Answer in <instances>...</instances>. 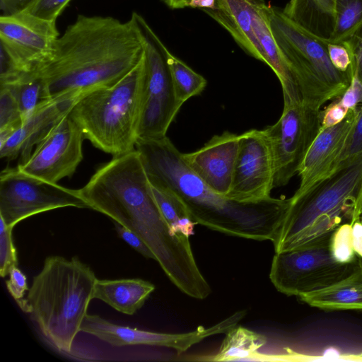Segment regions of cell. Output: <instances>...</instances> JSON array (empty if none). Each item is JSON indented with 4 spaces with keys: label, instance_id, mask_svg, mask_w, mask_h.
Segmentation results:
<instances>
[{
    "label": "cell",
    "instance_id": "6da1fadb",
    "mask_svg": "<svg viewBox=\"0 0 362 362\" xmlns=\"http://www.w3.org/2000/svg\"><path fill=\"white\" fill-rule=\"evenodd\" d=\"M83 198L90 209L139 235L182 293L199 300L209 296L211 287L198 268L189 238L171 233L139 158H120L102 167L88 184Z\"/></svg>",
    "mask_w": 362,
    "mask_h": 362
},
{
    "label": "cell",
    "instance_id": "7a4b0ae2",
    "mask_svg": "<svg viewBox=\"0 0 362 362\" xmlns=\"http://www.w3.org/2000/svg\"><path fill=\"white\" fill-rule=\"evenodd\" d=\"M135 148L150 182L175 194L197 224L232 236L274 240L289 199L245 203L218 194L192 170L167 136L138 139Z\"/></svg>",
    "mask_w": 362,
    "mask_h": 362
},
{
    "label": "cell",
    "instance_id": "3957f363",
    "mask_svg": "<svg viewBox=\"0 0 362 362\" xmlns=\"http://www.w3.org/2000/svg\"><path fill=\"white\" fill-rule=\"evenodd\" d=\"M132 17L78 15L57 39L49 59L37 71L48 98L71 90L110 86L130 72L144 55Z\"/></svg>",
    "mask_w": 362,
    "mask_h": 362
},
{
    "label": "cell",
    "instance_id": "277c9868",
    "mask_svg": "<svg viewBox=\"0 0 362 362\" xmlns=\"http://www.w3.org/2000/svg\"><path fill=\"white\" fill-rule=\"evenodd\" d=\"M97 278L78 257H47L35 275L27 300L30 316L43 339L57 351L68 355L81 332Z\"/></svg>",
    "mask_w": 362,
    "mask_h": 362
},
{
    "label": "cell",
    "instance_id": "5b68a950",
    "mask_svg": "<svg viewBox=\"0 0 362 362\" xmlns=\"http://www.w3.org/2000/svg\"><path fill=\"white\" fill-rule=\"evenodd\" d=\"M362 182V155L305 192L293 194L277 235L275 253L314 244L351 221Z\"/></svg>",
    "mask_w": 362,
    "mask_h": 362
},
{
    "label": "cell",
    "instance_id": "8992f818",
    "mask_svg": "<svg viewBox=\"0 0 362 362\" xmlns=\"http://www.w3.org/2000/svg\"><path fill=\"white\" fill-rule=\"evenodd\" d=\"M144 78V52L136 66L122 79L86 93L73 107L69 117L95 148L113 156L135 149Z\"/></svg>",
    "mask_w": 362,
    "mask_h": 362
},
{
    "label": "cell",
    "instance_id": "52a82bcc",
    "mask_svg": "<svg viewBox=\"0 0 362 362\" xmlns=\"http://www.w3.org/2000/svg\"><path fill=\"white\" fill-rule=\"evenodd\" d=\"M269 24L295 77L303 103L320 110L323 104L345 91L352 77L332 64L327 47L328 40L298 25L276 7L270 6Z\"/></svg>",
    "mask_w": 362,
    "mask_h": 362
},
{
    "label": "cell",
    "instance_id": "ba28073f",
    "mask_svg": "<svg viewBox=\"0 0 362 362\" xmlns=\"http://www.w3.org/2000/svg\"><path fill=\"white\" fill-rule=\"evenodd\" d=\"M331 238L314 244L275 253L269 279L276 289L296 296L327 287L362 267V259L337 260L331 249Z\"/></svg>",
    "mask_w": 362,
    "mask_h": 362
},
{
    "label": "cell",
    "instance_id": "9c48e42d",
    "mask_svg": "<svg viewBox=\"0 0 362 362\" xmlns=\"http://www.w3.org/2000/svg\"><path fill=\"white\" fill-rule=\"evenodd\" d=\"M131 17L141 37L145 59L139 139L163 138L180 109L168 64L169 50L141 15L133 12Z\"/></svg>",
    "mask_w": 362,
    "mask_h": 362
},
{
    "label": "cell",
    "instance_id": "30bf717a",
    "mask_svg": "<svg viewBox=\"0 0 362 362\" xmlns=\"http://www.w3.org/2000/svg\"><path fill=\"white\" fill-rule=\"evenodd\" d=\"M89 209L78 189L64 187L21 171L6 168L0 174V218L13 228L21 221L50 210Z\"/></svg>",
    "mask_w": 362,
    "mask_h": 362
},
{
    "label": "cell",
    "instance_id": "8fae6325",
    "mask_svg": "<svg viewBox=\"0 0 362 362\" xmlns=\"http://www.w3.org/2000/svg\"><path fill=\"white\" fill-rule=\"evenodd\" d=\"M321 129L320 110L303 102H284L278 121L263 129L272 153L274 188L286 185L298 174Z\"/></svg>",
    "mask_w": 362,
    "mask_h": 362
},
{
    "label": "cell",
    "instance_id": "7c38bea8",
    "mask_svg": "<svg viewBox=\"0 0 362 362\" xmlns=\"http://www.w3.org/2000/svg\"><path fill=\"white\" fill-rule=\"evenodd\" d=\"M59 37L56 21L25 11L0 16V47L22 71H37L49 59Z\"/></svg>",
    "mask_w": 362,
    "mask_h": 362
},
{
    "label": "cell",
    "instance_id": "4fadbf2b",
    "mask_svg": "<svg viewBox=\"0 0 362 362\" xmlns=\"http://www.w3.org/2000/svg\"><path fill=\"white\" fill-rule=\"evenodd\" d=\"M85 139L77 124L66 115L35 146L18 168L43 180L57 183L71 177L83 160Z\"/></svg>",
    "mask_w": 362,
    "mask_h": 362
},
{
    "label": "cell",
    "instance_id": "5bb4252c",
    "mask_svg": "<svg viewBox=\"0 0 362 362\" xmlns=\"http://www.w3.org/2000/svg\"><path fill=\"white\" fill-rule=\"evenodd\" d=\"M274 167L269 141L262 130L240 135L238 153L227 198L238 202H257L272 197Z\"/></svg>",
    "mask_w": 362,
    "mask_h": 362
},
{
    "label": "cell",
    "instance_id": "9a60e30c",
    "mask_svg": "<svg viewBox=\"0 0 362 362\" xmlns=\"http://www.w3.org/2000/svg\"><path fill=\"white\" fill-rule=\"evenodd\" d=\"M91 90H71L49 98L23 119L21 126L0 146V157L13 160L20 156L18 164L31 155L34 146L64 117L86 93Z\"/></svg>",
    "mask_w": 362,
    "mask_h": 362
},
{
    "label": "cell",
    "instance_id": "2e32d148",
    "mask_svg": "<svg viewBox=\"0 0 362 362\" xmlns=\"http://www.w3.org/2000/svg\"><path fill=\"white\" fill-rule=\"evenodd\" d=\"M81 332L93 335L113 347L147 345L171 348L182 353L205 338L216 334L214 326L182 334L151 332L115 324L98 315L87 314Z\"/></svg>",
    "mask_w": 362,
    "mask_h": 362
},
{
    "label": "cell",
    "instance_id": "e0dca14e",
    "mask_svg": "<svg viewBox=\"0 0 362 362\" xmlns=\"http://www.w3.org/2000/svg\"><path fill=\"white\" fill-rule=\"evenodd\" d=\"M240 135L224 132L183 158L192 170L218 194L229 192L238 153Z\"/></svg>",
    "mask_w": 362,
    "mask_h": 362
},
{
    "label": "cell",
    "instance_id": "ac0fdd59",
    "mask_svg": "<svg viewBox=\"0 0 362 362\" xmlns=\"http://www.w3.org/2000/svg\"><path fill=\"white\" fill-rule=\"evenodd\" d=\"M360 107L349 110L339 123L321 129L300 167L298 175L300 182L294 194L305 192L331 174L356 121Z\"/></svg>",
    "mask_w": 362,
    "mask_h": 362
},
{
    "label": "cell",
    "instance_id": "d6986e66",
    "mask_svg": "<svg viewBox=\"0 0 362 362\" xmlns=\"http://www.w3.org/2000/svg\"><path fill=\"white\" fill-rule=\"evenodd\" d=\"M259 0H216L214 9H202L233 37L247 53L262 62L260 45L254 31Z\"/></svg>",
    "mask_w": 362,
    "mask_h": 362
},
{
    "label": "cell",
    "instance_id": "ffe728a7",
    "mask_svg": "<svg viewBox=\"0 0 362 362\" xmlns=\"http://www.w3.org/2000/svg\"><path fill=\"white\" fill-rule=\"evenodd\" d=\"M270 6L259 0L255 16L254 31L258 40L262 62L274 72L281 85L284 102H302L295 77L281 52L269 24Z\"/></svg>",
    "mask_w": 362,
    "mask_h": 362
},
{
    "label": "cell",
    "instance_id": "44dd1931",
    "mask_svg": "<svg viewBox=\"0 0 362 362\" xmlns=\"http://www.w3.org/2000/svg\"><path fill=\"white\" fill-rule=\"evenodd\" d=\"M154 290L152 283L141 279H97L93 298L105 302L119 313L132 315Z\"/></svg>",
    "mask_w": 362,
    "mask_h": 362
},
{
    "label": "cell",
    "instance_id": "7402d4cb",
    "mask_svg": "<svg viewBox=\"0 0 362 362\" xmlns=\"http://www.w3.org/2000/svg\"><path fill=\"white\" fill-rule=\"evenodd\" d=\"M298 297L324 310H362V267L334 284Z\"/></svg>",
    "mask_w": 362,
    "mask_h": 362
},
{
    "label": "cell",
    "instance_id": "603a6c76",
    "mask_svg": "<svg viewBox=\"0 0 362 362\" xmlns=\"http://www.w3.org/2000/svg\"><path fill=\"white\" fill-rule=\"evenodd\" d=\"M334 0H290L283 13L314 35L330 40L334 26Z\"/></svg>",
    "mask_w": 362,
    "mask_h": 362
},
{
    "label": "cell",
    "instance_id": "cb8c5ba5",
    "mask_svg": "<svg viewBox=\"0 0 362 362\" xmlns=\"http://www.w3.org/2000/svg\"><path fill=\"white\" fill-rule=\"evenodd\" d=\"M266 342L264 335L242 326H235L226 332L218 352L211 361H255L259 354L258 350Z\"/></svg>",
    "mask_w": 362,
    "mask_h": 362
},
{
    "label": "cell",
    "instance_id": "d4e9b609",
    "mask_svg": "<svg viewBox=\"0 0 362 362\" xmlns=\"http://www.w3.org/2000/svg\"><path fill=\"white\" fill-rule=\"evenodd\" d=\"M150 185L156 203L171 233L189 238L197 223L190 217L185 204L169 189L151 182Z\"/></svg>",
    "mask_w": 362,
    "mask_h": 362
},
{
    "label": "cell",
    "instance_id": "484cf974",
    "mask_svg": "<svg viewBox=\"0 0 362 362\" xmlns=\"http://www.w3.org/2000/svg\"><path fill=\"white\" fill-rule=\"evenodd\" d=\"M7 87L14 95L22 120L47 98L45 83L37 71L24 73L19 78L8 84Z\"/></svg>",
    "mask_w": 362,
    "mask_h": 362
},
{
    "label": "cell",
    "instance_id": "4316f807",
    "mask_svg": "<svg viewBox=\"0 0 362 362\" xmlns=\"http://www.w3.org/2000/svg\"><path fill=\"white\" fill-rule=\"evenodd\" d=\"M168 64L176 101L181 107L190 98L200 94L207 81L204 76L195 72L170 51L168 52Z\"/></svg>",
    "mask_w": 362,
    "mask_h": 362
},
{
    "label": "cell",
    "instance_id": "83f0119b",
    "mask_svg": "<svg viewBox=\"0 0 362 362\" xmlns=\"http://www.w3.org/2000/svg\"><path fill=\"white\" fill-rule=\"evenodd\" d=\"M332 42H343L362 25V0H334Z\"/></svg>",
    "mask_w": 362,
    "mask_h": 362
},
{
    "label": "cell",
    "instance_id": "f1b7e54d",
    "mask_svg": "<svg viewBox=\"0 0 362 362\" xmlns=\"http://www.w3.org/2000/svg\"><path fill=\"white\" fill-rule=\"evenodd\" d=\"M362 155V105L356 121L350 132L343 150L337 158L331 174L351 163ZM330 174V175H331Z\"/></svg>",
    "mask_w": 362,
    "mask_h": 362
},
{
    "label": "cell",
    "instance_id": "f546056e",
    "mask_svg": "<svg viewBox=\"0 0 362 362\" xmlns=\"http://www.w3.org/2000/svg\"><path fill=\"white\" fill-rule=\"evenodd\" d=\"M331 249L339 262H350L360 259L354 250L350 222L342 223L334 230L331 238Z\"/></svg>",
    "mask_w": 362,
    "mask_h": 362
},
{
    "label": "cell",
    "instance_id": "4dcf8cb0",
    "mask_svg": "<svg viewBox=\"0 0 362 362\" xmlns=\"http://www.w3.org/2000/svg\"><path fill=\"white\" fill-rule=\"evenodd\" d=\"M0 220V275L4 278L12 267L18 265V257L12 238L13 228L3 218Z\"/></svg>",
    "mask_w": 362,
    "mask_h": 362
},
{
    "label": "cell",
    "instance_id": "1f68e13d",
    "mask_svg": "<svg viewBox=\"0 0 362 362\" xmlns=\"http://www.w3.org/2000/svg\"><path fill=\"white\" fill-rule=\"evenodd\" d=\"M21 123V114L14 95L7 87L0 86V129L11 126L18 128Z\"/></svg>",
    "mask_w": 362,
    "mask_h": 362
},
{
    "label": "cell",
    "instance_id": "d6a6232c",
    "mask_svg": "<svg viewBox=\"0 0 362 362\" xmlns=\"http://www.w3.org/2000/svg\"><path fill=\"white\" fill-rule=\"evenodd\" d=\"M8 276L6 285L9 293L24 313H30V308L27 298H25V292L29 290L26 276L18 265L10 269Z\"/></svg>",
    "mask_w": 362,
    "mask_h": 362
},
{
    "label": "cell",
    "instance_id": "836d02e7",
    "mask_svg": "<svg viewBox=\"0 0 362 362\" xmlns=\"http://www.w3.org/2000/svg\"><path fill=\"white\" fill-rule=\"evenodd\" d=\"M327 51L333 66L339 71L353 76L355 67L351 51L344 42L327 41Z\"/></svg>",
    "mask_w": 362,
    "mask_h": 362
},
{
    "label": "cell",
    "instance_id": "e575fe53",
    "mask_svg": "<svg viewBox=\"0 0 362 362\" xmlns=\"http://www.w3.org/2000/svg\"><path fill=\"white\" fill-rule=\"evenodd\" d=\"M71 0H35L25 11L37 17L49 21L57 18Z\"/></svg>",
    "mask_w": 362,
    "mask_h": 362
},
{
    "label": "cell",
    "instance_id": "d590c367",
    "mask_svg": "<svg viewBox=\"0 0 362 362\" xmlns=\"http://www.w3.org/2000/svg\"><path fill=\"white\" fill-rule=\"evenodd\" d=\"M113 222L117 233L121 239L144 257L155 260L153 253L139 235L125 226Z\"/></svg>",
    "mask_w": 362,
    "mask_h": 362
},
{
    "label": "cell",
    "instance_id": "8d00e7d4",
    "mask_svg": "<svg viewBox=\"0 0 362 362\" xmlns=\"http://www.w3.org/2000/svg\"><path fill=\"white\" fill-rule=\"evenodd\" d=\"M341 105L347 110L362 105V82L354 74L345 91L338 97Z\"/></svg>",
    "mask_w": 362,
    "mask_h": 362
},
{
    "label": "cell",
    "instance_id": "74e56055",
    "mask_svg": "<svg viewBox=\"0 0 362 362\" xmlns=\"http://www.w3.org/2000/svg\"><path fill=\"white\" fill-rule=\"evenodd\" d=\"M343 42L351 51L355 73L362 82V25Z\"/></svg>",
    "mask_w": 362,
    "mask_h": 362
},
{
    "label": "cell",
    "instance_id": "f35d334b",
    "mask_svg": "<svg viewBox=\"0 0 362 362\" xmlns=\"http://www.w3.org/2000/svg\"><path fill=\"white\" fill-rule=\"evenodd\" d=\"M349 111L341 105L338 98L334 99L324 110H321L322 128L339 123L346 117Z\"/></svg>",
    "mask_w": 362,
    "mask_h": 362
},
{
    "label": "cell",
    "instance_id": "ab89813d",
    "mask_svg": "<svg viewBox=\"0 0 362 362\" xmlns=\"http://www.w3.org/2000/svg\"><path fill=\"white\" fill-rule=\"evenodd\" d=\"M35 0H0L1 16H11L25 11Z\"/></svg>",
    "mask_w": 362,
    "mask_h": 362
},
{
    "label": "cell",
    "instance_id": "60d3db41",
    "mask_svg": "<svg viewBox=\"0 0 362 362\" xmlns=\"http://www.w3.org/2000/svg\"><path fill=\"white\" fill-rule=\"evenodd\" d=\"M351 223L354 250L356 255L362 259V218H356Z\"/></svg>",
    "mask_w": 362,
    "mask_h": 362
},
{
    "label": "cell",
    "instance_id": "b9f144b4",
    "mask_svg": "<svg viewBox=\"0 0 362 362\" xmlns=\"http://www.w3.org/2000/svg\"><path fill=\"white\" fill-rule=\"evenodd\" d=\"M216 5V0H191L189 7L200 8L202 9H214Z\"/></svg>",
    "mask_w": 362,
    "mask_h": 362
},
{
    "label": "cell",
    "instance_id": "7bdbcfd3",
    "mask_svg": "<svg viewBox=\"0 0 362 362\" xmlns=\"http://www.w3.org/2000/svg\"><path fill=\"white\" fill-rule=\"evenodd\" d=\"M358 218H362V182L357 196L356 206L351 221Z\"/></svg>",
    "mask_w": 362,
    "mask_h": 362
},
{
    "label": "cell",
    "instance_id": "ee69618b",
    "mask_svg": "<svg viewBox=\"0 0 362 362\" xmlns=\"http://www.w3.org/2000/svg\"><path fill=\"white\" fill-rule=\"evenodd\" d=\"M191 0H163V1L171 8H183L189 7Z\"/></svg>",
    "mask_w": 362,
    "mask_h": 362
},
{
    "label": "cell",
    "instance_id": "f6af8a7d",
    "mask_svg": "<svg viewBox=\"0 0 362 362\" xmlns=\"http://www.w3.org/2000/svg\"></svg>",
    "mask_w": 362,
    "mask_h": 362
}]
</instances>
